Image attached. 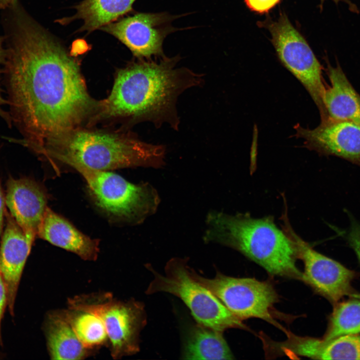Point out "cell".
Returning <instances> with one entry per match:
<instances>
[{
  "label": "cell",
  "mask_w": 360,
  "mask_h": 360,
  "mask_svg": "<svg viewBox=\"0 0 360 360\" xmlns=\"http://www.w3.org/2000/svg\"><path fill=\"white\" fill-rule=\"evenodd\" d=\"M164 145L146 143L129 132H112L77 128L48 142L39 154L73 167L108 170L165 164Z\"/></svg>",
  "instance_id": "obj_4"
},
{
  "label": "cell",
  "mask_w": 360,
  "mask_h": 360,
  "mask_svg": "<svg viewBox=\"0 0 360 360\" xmlns=\"http://www.w3.org/2000/svg\"><path fill=\"white\" fill-rule=\"evenodd\" d=\"M5 203L10 214L28 234L36 238L47 208L44 189L28 178L8 179Z\"/></svg>",
  "instance_id": "obj_14"
},
{
  "label": "cell",
  "mask_w": 360,
  "mask_h": 360,
  "mask_svg": "<svg viewBox=\"0 0 360 360\" xmlns=\"http://www.w3.org/2000/svg\"><path fill=\"white\" fill-rule=\"evenodd\" d=\"M136 0H84L76 6V14L61 21L64 23L74 19L82 20L84 24L81 31L90 32L131 11Z\"/></svg>",
  "instance_id": "obj_20"
},
{
  "label": "cell",
  "mask_w": 360,
  "mask_h": 360,
  "mask_svg": "<svg viewBox=\"0 0 360 360\" xmlns=\"http://www.w3.org/2000/svg\"><path fill=\"white\" fill-rule=\"evenodd\" d=\"M321 0L324 1L325 0ZM333 0L334 2H336V4H338V2H344L348 5L350 8H351L352 11H354V12L356 11L357 8H356V6L352 3L349 0Z\"/></svg>",
  "instance_id": "obj_28"
},
{
  "label": "cell",
  "mask_w": 360,
  "mask_h": 360,
  "mask_svg": "<svg viewBox=\"0 0 360 360\" xmlns=\"http://www.w3.org/2000/svg\"><path fill=\"white\" fill-rule=\"evenodd\" d=\"M9 0H0V4H4V3L6 4V2H8Z\"/></svg>",
  "instance_id": "obj_30"
},
{
  "label": "cell",
  "mask_w": 360,
  "mask_h": 360,
  "mask_svg": "<svg viewBox=\"0 0 360 360\" xmlns=\"http://www.w3.org/2000/svg\"><path fill=\"white\" fill-rule=\"evenodd\" d=\"M191 276L210 290L241 320L252 318L278 326L274 318L278 294L270 282L254 278H234L217 272L212 278L198 274L188 266Z\"/></svg>",
  "instance_id": "obj_9"
},
{
  "label": "cell",
  "mask_w": 360,
  "mask_h": 360,
  "mask_svg": "<svg viewBox=\"0 0 360 360\" xmlns=\"http://www.w3.org/2000/svg\"><path fill=\"white\" fill-rule=\"evenodd\" d=\"M179 56L159 60L139 59L118 70L112 91L99 101L94 120L119 118L134 124L152 122L158 128L164 123L178 130V96L186 90L200 86L203 75L176 68Z\"/></svg>",
  "instance_id": "obj_2"
},
{
  "label": "cell",
  "mask_w": 360,
  "mask_h": 360,
  "mask_svg": "<svg viewBox=\"0 0 360 360\" xmlns=\"http://www.w3.org/2000/svg\"><path fill=\"white\" fill-rule=\"evenodd\" d=\"M180 16L167 12H139L100 29L115 36L138 59L158 58L165 56L162 50L165 38L172 32L184 30L172 24Z\"/></svg>",
  "instance_id": "obj_10"
},
{
  "label": "cell",
  "mask_w": 360,
  "mask_h": 360,
  "mask_svg": "<svg viewBox=\"0 0 360 360\" xmlns=\"http://www.w3.org/2000/svg\"><path fill=\"white\" fill-rule=\"evenodd\" d=\"M45 328L51 359L77 360L88 356L89 349L80 340L62 312L50 314Z\"/></svg>",
  "instance_id": "obj_18"
},
{
  "label": "cell",
  "mask_w": 360,
  "mask_h": 360,
  "mask_svg": "<svg viewBox=\"0 0 360 360\" xmlns=\"http://www.w3.org/2000/svg\"><path fill=\"white\" fill-rule=\"evenodd\" d=\"M296 136L304 139L306 148L325 156L342 158L360 166V126L328 118L314 129L299 124Z\"/></svg>",
  "instance_id": "obj_12"
},
{
  "label": "cell",
  "mask_w": 360,
  "mask_h": 360,
  "mask_svg": "<svg viewBox=\"0 0 360 360\" xmlns=\"http://www.w3.org/2000/svg\"><path fill=\"white\" fill-rule=\"evenodd\" d=\"M86 181L98 206L125 222L139 224L155 214L160 202L156 190L150 183L134 184L108 172L73 166Z\"/></svg>",
  "instance_id": "obj_6"
},
{
  "label": "cell",
  "mask_w": 360,
  "mask_h": 360,
  "mask_svg": "<svg viewBox=\"0 0 360 360\" xmlns=\"http://www.w3.org/2000/svg\"><path fill=\"white\" fill-rule=\"evenodd\" d=\"M286 230L304 264L302 281L333 304L345 296L360 297L352 286L357 272L315 250L289 228Z\"/></svg>",
  "instance_id": "obj_11"
},
{
  "label": "cell",
  "mask_w": 360,
  "mask_h": 360,
  "mask_svg": "<svg viewBox=\"0 0 360 360\" xmlns=\"http://www.w3.org/2000/svg\"><path fill=\"white\" fill-rule=\"evenodd\" d=\"M6 53L2 48V40L0 38V63L2 62L6 58Z\"/></svg>",
  "instance_id": "obj_29"
},
{
  "label": "cell",
  "mask_w": 360,
  "mask_h": 360,
  "mask_svg": "<svg viewBox=\"0 0 360 360\" xmlns=\"http://www.w3.org/2000/svg\"><path fill=\"white\" fill-rule=\"evenodd\" d=\"M6 218L0 246V271L6 288L7 306L13 316L21 276L35 238L26 234L10 214H6Z\"/></svg>",
  "instance_id": "obj_13"
},
{
  "label": "cell",
  "mask_w": 360,
  "mask_h": 360,
  "mask_svg": "<svg viewBox=\"0 0 360 360\" xmlns=\"http://www.w3.org/2000/svg\"><path fill=\"white\" fill-rule=\"evenodd\" d=\"M184 360H232L234 358L222 332L200 324L194 326L184 343Z\"/></svg>",
  "instance_id": "obj_19"
},
{
  "label": "cell",
  "mask_w": 360,
  "mask_h": 360,
  "mask_svg": "<svg viewBox=\"0 0 360 360\" xmlns=\"http://www.w3.org/2000/svg\"><path fill=\"white\" fill-rule=\"evenodd\" d=\"M326 72L330 86L326 88L323 101L329 118L360 126V95L338 62L332 66L327 62Z\"/></svg>",
  "instance_id": "obj_17"
},
{
  "label": "cell",
  "mask_w": 360,
  "mask_h": 360,
  "mask_svg": "<svg viewBox=\"0 0 360 360\" xmlns=\"http://www.w3.org/2000/svg\"><path fill=\"white\" fill-rule=\"evenodd\" d=\"M5 197L4 196L0 180V234L2 232L5 216Z\"/></svg>",
  "instance_id": "obj_26"
},
{
  "label": "cell",
  "mask_w": 360,
  "mask_h": 360,
  "mask_svg": "<svg viewBox=\"0 0 360 360\" xmlns=\"http://www.w3.org/2000/svg\"><path fill=\"white\" fill-rule=\"evenodd\" d=\"M6 103L8 104V102L2 97L0 88V116L8 124V126H10L12 121L10 114L2 109V106Z\"/></svg>",
  "instance_id": "obj_27"
},
{
  "label": "cell",
  "mask_w": 360,
  "mask_h": 360,
  "mask_svg": "<svg viewBox=\"0 0 360 360\" xmlns=\"http://www.w3.org/2000/svg\"><path fill=\"white\" fill-rule=\"evenodd\" d=\"M203 240L233 248L274 276L302 280L294 241L268 218L209 212Z\"/></svg>",
  "instance_id": "obj_3"
},
{
  "label": "cell",
  "mask_w": 360,
  "mask_h": 360,
  "mask_svg": "<svg viewBox=\"0 0 360 360\" xmlns=\"http://www.w3.org/2000/svg\"><path fill=\"white\" fill-rule=\"evenodd\" d=\"M346 238L356 254L360 264V224L350 216V224Z\"/></svg>",
  "instance_id": "obj_23"
},
{
  "label": "cell",
  "mask_w": 360,
  "mask_h": 360,
  "mask_svg": "<svg viewBox=\"0 0 360 360\" xmlns=\"http://www.w3.org/2000/svg\"><path fill=\"white\" fill-rule=\"evenodd\" d=\"M327 330L322 338L360 334V297H350L334 304Z\"/></svg>",
  "instance_id": "obj_21"
},
{
  "label": "cell",
  "mask_w": 360,
  "mask_h": 360,
  "mask_svg": "<svg viewBox=\"0 0 360 360\" xmlns=\"http://www.w3.org/2000/svg\"><path fill=\"white\" fill-rule=\"evenodd\" d=\"M70 308L90 312L105 327L111 354L118 359L140 350V334L146 323L144 304L135 300L120 301L109 293L77 296L69 299Z\"/></svg>",
  "instance_id": "obj_7"
},
{
  "label": "cell",
  "mask_w": 360,
  "mask_h": 360,
  "mask_svg": "<svg viewBox=\"0 0 360 360\" xmlns=\"http://www.w3.org/2000/svg\"><path fill=\"white\" fill-rule=\"evenodd\" d=\"M37 236L74 252L84 260H96L98 242L84 235L65 218L47 207Z\"/></svg>",
  "instance_id": "obj_15"
},
{
  "label": "cell",
  "mask_w": 360,
  "mask_h": 360,
  "mask_svg": "<svg viewBox=\"0 0 360 360\" xmlns=\"http://www.w3.org/2000/svg\"><path fill=\"white\" fill-rule=\"evenodd\" d=\"M188 259L173 258L164 267V274L148 264L154 275L146 293L171 294L179 298L190 310L198 324L223 332L230 328H244L242 320L232 314L210 290L190 275Z\"/></svg>",
  "instance_id": "obj_5"
},
{
  "label": "cell",
  "mask_w": 360,
  "mask_h": 360,
  "mask_svg": "<svg viewBox=\"0 0 360 360\" xmlns=\"http://www.w3.org/2000/svg\"><path fill=\"white\" fill-rule=\"evenodd\" d=\"M281 0H244L248 8L252 11L258 13L268 12Z\"/></svg>",
  "instance_id": "obj_24"
},
{
  "label": "cell",
  "mask_w": 360,
  "mask_h": 360,
  "mask_svg": "<svg viewBox=\"0 0 360 360\" xmlns=\"http://www.w3.org/2000/svg\"><path fill=\"white\" fill-rule=\"evenodd\" d=\"M266 24L280 61L310 94L318 109L321 121L326 120L329 117L323 101L326 88L322 67L310 46L284 13Z\"/></svg>",
  "instance_id": "obj_8"
},
{
  "label": "cell",
  "mask_w": 360,
  "mask_h": 360,
  "mask_svg": "<svg viewBox=\"0 0 360 360\" xmlns=\"http://www.w3.org/2000/svg\"><path fill=\"white\" fill-rule=\"evenodd\" d=\"M62 312L88 349L103 344L108 339L102 322L94 314L72 308Z\"/></svg>",
  "instance_id": "obj_22"
},
{
  "label": "cell",
  "mask_w": 360,
  "mask_h": 360,
  "mask_svg": "<svg viewBox=\"0 0 360 360\" xmlns=\"http://www.w3.org/2000/svg\"><path fill=\"white\" fill-rule=\"evenodd\" d=\"M288 353L318 360H360V334L325 340L292 334L286 342Z\"/></svg>",
  "instance_id": "obj_16"
},
{
  "label": "cell",
  "mask_w": 360,
  "mask_h": 360,
  "mask_svg": "<svg viewBox=\"0 0 360 360\" xmlns=\"http://www.w3.org/2000/svg\"><path fill=\"white\" fill-rule=\"evenodd\" d=\"M7 292L5 282L0 271V342H2L1 323L7 306Z\"/></svg>",
  "instance_id": "obj_25"
},
{
  "label": "cell",
  "mask_w": 360,
  "mask_h": 360,
  "mask_svg": "<svg viewBox=\"0 0 360 360\" xmlns=\"http://www.w3.org/2000/svg\"><path fill=\"white\" fill-rule=\"evenodd\" d=\"M6 60L11 117L24 138L14 140L38 153L52 140L92 120L99 101L87 90L77 60L24 16L15 20Z\"/></svg>",
  "instance_id": "obj_1"
}]
</instances>
